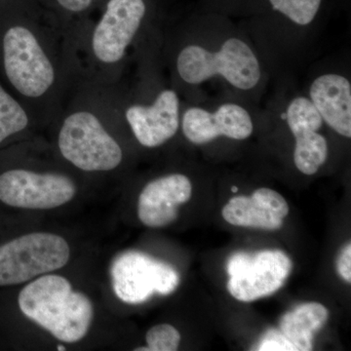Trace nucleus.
Instances as JSON below:
<instances>
[{
	"instance_id": "nucleus-1",
	"label": "nucleus",
	"mask_w": 351,
	"mask_h": 351,
	"mask_svg": "<svg viewBox=\"0 0 351 351\" xmlns=\"http://www.w3.org/2000/svg\"><path fill=\"white\" fill-rule=\"evenodd\" d=\"M23 11L0 22V75L43 134L80 82L69 32L54 16Z\"/></svg>"
},
{
	"instance_id": "nucleus-2",
	"label": "nucleus",
	"mask_w": 351,
	"mask_h": 351,
	"mask_svg": "<svg viewBox=\"0 0 351 351\" xmlns=\"http://www.w3.org/2000/svg\"><path fill=\"white\" fill-rule=\"evenodd\" d=\"M44 132L58 158L90 181L113 177L125 163L124 132L90 83H77Z\"/></svg>"
},
{
	"instance_id": "nucleus-3",
	"label": "nucleus",
	"mask_w": 351,
	"mask_h": 351,
	"mask_svg": "<svg viewBox=\"0 0 351 351\" xmlns=\"http://www.w3.org/2000/svg\"><path fill=\"white\" fill-rule=\"evenodd\" d=\"M90 181L58 158L43 134L0 151V226L24 212L68 206Z\"/></svg>"
},
{
	"instance_id": "nucleus-4",
	"label": "nucleus",
	"mask_w": 351,
	"mask_h": 351,
	"mask_svg": "<svg viewBox=\"0 0 351 351\" xmlns=\"http://www.w3.org/2000/svg\"><path fill=\"white\" fill-rule=\"evenodd\" d=\"M147 12L145 0H106L98 19L71 36L80 82L110 85L121 77Z\"/></svg>"
},
{
	"instance_id": "nucleus-5",
	"label": "nucleus",
	"mask_w": 351,
	"mask_h": 351,
	"mask_svg": "<svg viewBox=\"0 0 351 351\" xmlns=\"http://www.w3.org/2000/svg\"><path fill=\"white\" fill-rule=\"evenodd\" d=\"M96 86L124 133L130 132L145 149L161 147L179 130L180 99L176 90L162 88L152 101H145L133 98L114 84Z\"/></svg>"
},
{
	"instance_id": "nucleus-6",
	"label": "nucleus",
	"mask_w": 351,
	"mask_h": 351,
	"mask_svg": "<svg viewBox=\"0 0 351 351\" xmlns=\"http://www.w3.org/2000/svg\"><path fill=\"white\" fill-rule=\"evenodd\" d=\"M175 69L182 82L196 85L221 75L240 90H250L260 82L262 71L250 46L239 38H230L217 52L199 45L184 46L175 59Z\"/></svg>"
},
{
	"instance_id": "nucleus-7",
	"label": "nucleus",
	"mask_w": 351,
	"mask_h": 351,
	"mask_svg": "<svg viewBox=\"0 0 351 351\" xmlns=\"http://www.w3.org/2000/svg\"><path fill=\"white\" fill-rule=\"evenodd\" d=\"M112 285L115 295L127 304H142L154 294L169 295L180 282L177 270L144 253L129 251L115 258L112 265Z\"/></svg>"
},
{
	"instance_id": "nucleus-8",
	"label": "nucleus",
	"mask_w": 351,
	"mask_h": 351,
	"mask_svg": "<svg viewBox=\"0 0 351 351\" xmlns=\"http://www.w3.org/2000/svg\"><path fill=\"white\" fill-rule=\"evenodd\" d=\"M292 269V261L282 251L235 254L228 263V292L240 302L257 301L282 287Z\"/></svg>"
},
{
	"instance_id": "nucleus-9",
	"label": "nucleus",
	"mask_w": 351,
	"mask_h": 351,
	"mask_svg": "<svg viewBox=\"0 0 351 351\" xmlns=\"http://www.w3.org/2000/svg\"><path fill=\"white\" fill-rule=\"evenodd\" d=\"M286 120L295 138V167L302 174H315L328 156L326 138L317 132L322 126V117L311 99L297 97L288 106Z\"/></svg>"
},
{
	"instance_id": "nucleus-10",
	"label": "nucleus",
	"mask_w": 351,
	"mask_h": 351,
	"mask_svg": "<svg viewBox=\"0 0 351 351\" xmlns=\"http://www.w3.org/2000/svg\"><path fill=\"white\" fill-rule=\"evenodd\" d=\"M181 124L184 137L195 145L206 144L219 137L246 140L254 128L249 112L237 104H225L215 112L189 108L182 115Z\"/></svg>"
},
{
	"instance_id": "nucleus-11",
	"label": "nucleus",
	"mask_w": 351,
	"mask_h": 351,
	"mask_svg": "<svg viewBox=\"0 0 351 351\" xmlns=\"http://www.w3.org/2000/svg\"><path fill=\"white\" fill-rule=\"evenodd\" d=\"M193 195V184L186 176L168 174L147 182L138 195L137 213L143 225L160 228L171 225L181 205Z\"/></svg>"
},
{
	"instance_id": "nucleus-12",
	"label": "nucleus",
	"mask_w": 351,
	"mask_h": 351,
	"mask_svg": "<svg viewBox=\"0 0 351 351\" xmlns=\"http://www.w3.org/2000/svg\"><path fill=\"white\" fill-rule=\"evenodd\" d=\"M289 213L287 201L277 191L258 189L251 196H237L221 210L223 218L237 226L276 230Z\"/></svg>"
},
{
	"instance_id": "nucleus-13",
	"label": "nucleus",
	"mask_w": 351,
	"mask_h": 351,
	"mask_svg": "<svg viewBox=\"0 0 351 351\" xmlns=\"http://www.w3.org/2000/svg\"><path fill=\"white\" fill-rule=\"evenodd\" d=\"M311 101L321 117L343 137H351V85L345 76L328 73L311 84Z\"/></svg>"
},
{
	"instance_id": "nucleus-14",
	"label": "nucleus",
	"mask_w": 351,
	"mask_h": 351,
	"mask_svg": "<svg viewBox=\"0 0 351 351\" xmlns=\"http://www.w3.org/2000/svg\"><path fill=\"white\" fill-rule=\"evenodd\" d=\"M40 134L34 115L0 82V151Z\"/></svg>"
},
{
	"instance_id": "nucleus-15",
	"label": "nucleus",
	"mask_w": 351,
	"mask_h": 351,
	"mask_svg": "<svg viewBox=\"0 0 351 351\" xmlns=\"http://www.w3.org/2000/svg\"><path fill=\"white\" fill-rule=\"evenodd\" d=\"M328 316L329 313L322 304H304L283 315L280 332L298 351L311 350L314 334L326 323Z\"/></svg>"
},
{
	"instance_id": "nucleus-16",
	"label": "nucleus",
	"mask_w": 351,
	"mask_h": 351,
	"mask_svg": "<svg viewBox=\"0 0 351 351\" xmlns=\"http://www.w3.org/2000/svg\"><path fill=\"white\" fill-rule=\"evenodd\" d=\"M95 2L96 0H52L54 8L50 13L71 38L88 20Z\"/></svg>"
},
{
	"instance_id": "nucleus-17",
	"label": "nucleus",
	"mask_w": 351,
	"mask_h": 351,
	"mask_svg": "<svg viewBox=\"0 0 351 351\" xmlns=\"http://www.w3.org/2000/svg\"><path fill=\"white\" fill-rule=\"evenodd\" d=\"M272 8L295 24L307 25L317 15L322 0H269Z\"/></svg>"
},
{
	"instance_id": "nucleus-18",
	"label": "nucleus",
	"mask_w": 351,
	"mask_h": 351,
	"mask_svg": "<svg viewBox=\"0 0 351 351\" xmlns=\"http://www.w3.org/2000/svg\"><path fill=\"white\" fill-rule=\"evenodd\" d=\"M147 346L136 348L138 351H175L181 343V335L170 324L152 327L145 335Z\"/></svg>"
},
{
	"instance_id": "nucleus-19",
	"label": "nucleus",
	"mask_w": 351,
	"mask_h": 351,
	"mask_svg": "<svg viewBox=\"0 0 351 351\" xmlns=\"http://www.w3.org/2000/svg\"><path fill=\"white\" fill-rule=\"evenodd\" d=\"M258 350L261 351H298L280 331H270L261 341Z\"/></svg>"
},
{
	"instance_id": "nucleus-20",
	"label": "nucleus",
	"mask_w": 351,
	"mask_h": 351,
	"mask_svg": "<svg viewBox=\"0 0 351 351\" xmlns=\"http://www.w3.org/2000/svg\"><path fill=\"white\" fill-rule=\"evenodd\" d=\"M337 269L339 276L343 277L346 282H351V245L348 243L341 251L337 262Z\"/></svg>"
},
{
	"instance_id": "nucleus-21",
	"label": "nucleus",
	"mask_w": 351,
	"mask_h": 351,
	"mask_svg": "<svg viewBox=\"0 0 351 351\" xmlns=\"http://www.w3.org/2000/svg\"><path fill=\"white\" fill-rule=\"evenodd\" d=\"M232 191H234V193H235V191H237V188H233V189H232Z\"/></svg>"
}]
</instances>
